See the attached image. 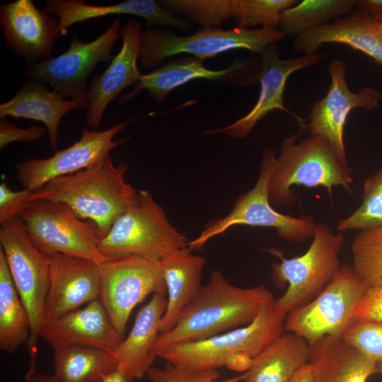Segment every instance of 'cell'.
Wrapping results in <instances>:
<instances>
[{
  "label": "cell",
  "mask_w": 382,
  "mask_h": 382,
  "mask_svg": "<svg viewBox=\"0 0 382 382\" xmlns=\"http://www.w3.org/2000/svg\"><path fill=\"white\" fill-rule=\"evenodd\" d=\"M273 299L265 285L237 286L221 271L212 270L208 283L182 312L175 326L159 335L152 352L202 340L246 325Z\"/></svg>",
  "instance_id": "obj_1"
},
{
  "label": "cell",
  "mask_w": 382,
  "mask_h": 382,
  "mask_svg": "<svg viewBox=\"0 0 382 382\" xmlns=\"http://www.w3.org/2000/svg\"><path fill=\"white\" fill-rule=\"evenodd\" d=\"M127 166L113 163L110 156L82 170L57 178L32 192L37 199L66 203L81 219L93 222L100 239L138 199V191L125 180Z\"/></svg>",
  "instance_id": "obj_2"
},
{
  "label": "cell",
  "mask_w": 382,
  "mask_h": 382,
  "mask_svg": "<svg viewBox=\"0 0 382 382\" xmlns=\"http://www.w3.org/2000/svg\"><path fill=\"white\" fill-rule=\"evenodd\" d=\"M299 134L284 137L279 146L269 183V199L272 206L294 205L298 195L294 186L323 187L332 200V189L341 187L352 193V172L342 163L328 141L318 135L299 141Z\"/></svg>",
  "instance_id": "obj_3"
},
{
  "label": "cell",
  "mask_w": 382,
  "mask_h": 382,
  "mask_svg": "<svg viewBox=\"0 0 382 382\" xmlns=\"http://www.w3.org/2000/svg\"><path fill=\"white\" fill-rule=\"evenodd\" d=\"M286 317L277 308L274 298L246 325L202 340L167 346L154 354L187 370L218 369L238 355L253 359L283 333Z\"/></svg>",
  "instance_id": "obj_4"
},
{
  "label": "cell",
  "mask_w": 382,
  "mask_h": 382,
  "mask_svg": "<svg viewBox=\"0 0 382 382\" xmlns=\"http://www.w3.org/2000/svg\"><path fill=\"white\" fill-rule=\"evenodd\" d=\"M188 242L151 193L139 190L137 202L115 221L100 240L98 248L107 257L136 255L161 262L187 247Z\"/></svg>",
  "instance_id": "obj_5"
},
{
  "label": "cell",
  "mask_w": 382,
  "mask_h": 382,
  "mask_svg": "<svg viewBox=\"0 0 382 382\" xmlns=\"http://www.w3.org/2000/svg\"><path fill=\"white\" fill-rule=\"evenodd\" d=\"M312 238L308 250L299 256L286 258L276 248L268 250L280 259L272 265L274 283L278 286L288 284L284 295L276 299L277 308L286 315L315 299L341 267L344 233H334L327 224L318 223Z\"/></svg>",
  "instance_id": "obj_6"
},
{
  "label": "cell",
  "mask_w": 382,
  "mask_h": 382,
  "mask_svg": "<svg viewBox=\"0 0 382 382\" xmlns=\"http://www.w3.org/2000/svg\"><path fill=\"white\" fill-rule=\"evenodd\" d=\"M285 37L279 28L222 30L202 27L192 35L180 36L169 29L147 27L141 33L140 64L143 68H153L166 58L183 53L202 61L238 49L261 55L268 46Z\"/></svg>",
  "instance_id": "obj_7"
},
{
  "label": "cell",
  "mask_w": 382,
  "mask_h": 382,
  "mask_svg": "<svg viewBox=\"0 0 382 382\" xmlns=\"http://www.w3.org/2000/svg\"><path fill=\"white\" fill-rule=\"evenodd\" d=\"M276 158L274 150L264 151L255 185L237 198L229 213L207 224L196 238L188 242L189 248L199 249L212 238L238 225L272 228L279 237L294 243L313 237L318 224L313 216L294 217L282 214L270 202L269 183Z\"/></svg>",
  "instance_id": "obj_8"
},
{
  "label": "cell",
  "mask_w": 382,
  "mask_h": 382,
  "mask_svg": "<svg viewBox=\"0 0 382 382\" xmlns=\"http://www.w3.org/2000/svg\"><path fill=\"white\" fill-rule=\"evenodd\" d=\"M0 245L18 294L30 321L27 343L30 366L25 375L36 373L37 343L45 318V304L49 284L50 260L30 241L23 223L16 216L0 228Z\"/></svg>",
  "instance_id": "obj_9"
},
{
  "label": "cell",
  "mask_w": 382,
  "mask_h": 382,
  "mask_svg": "<svg viewBox=\"0 0 382 382\" xmlns=\"http://www.w3.org/2000/svg\"><path fill=\"white\" fill-rule=\"evenodd\" d=\"M19 217L32 243L48 256L61 253L98 265L108 258L99 250L100 237L96 225L79 218L64 202L34 199Z\"/></svg>",
  "instance_id": "obj_10"
},
{
  "label": "cell",
  "mask_w": 382,
  "mask_h": 382,
  "mask_svg": "<svg viewBox=\"0 0 382 382\" xmlns=\"http://www.w3.org/2000/svg\"><path fill=\"white\" fill-rule=\"evenodd\" d=\"M368 289L352 266H341L315 299L286 315L284 329L311 346L325 336L340 338L355 320V311Z\"/></svg>",
  "instance_id": "obj_11"
},
{
  "label": "cell",
  "mask_w": 382,
  "mask_h": 382,
  "mask_svg": "<svg viewBox=\"0 0 382 382\" xmlns=\"http://www.w3.org/2000/svg\"><path fill=\"white\" fill-rule=\"evenodd\" d=\"M121 18H117L98 37L89 42L74 36L60 55L28 64L25 73L33 79L48 84L63 98L87 109V79L96 65L112 60V50L121 36Z\"/></svg>",
  "instance_id": "obj_12"
},
{
  "label": "cell",
  "mask_w": 382,
  "mask_h": 382,
  "mask_svg": "<svg viewBox=\"0 0 382 382\" xmlns=\"http://www.w3.org/2000/svg\"><path fill=\"white\" fill-rule=\"evenodd\" d=\"M166 293L159 262L127 255L108 257L100 265L98 299L123 338L133 309L149 295Z\"/></svg>",
  "instance_id": "obj_13"
},
{
  "label": "cell",
  "mask_w": 382,
  "mask_h": 382,
  "mask_svg": "<svg viewBox=\"0 0 382 382\" xmlns=\"http://www.w3.org/2000/svg\"><path fill=\"white\" fill-rule=\"evenodd\" d=\"M346 71L344 60L337 58L331 60L328 66L330 85L328 93L313 104L305 129H308L311 135L326 139L339 161L348 165L344 138L347 117L356 108L371 110L377 108L382 95L372 86L364 87L357 92L351 91Z\"/></svg>",
  "instance_id": "obj_14"
},
{
  "label": "cell",
  "mask_w": 382,
  "mask_h": 382,
  "mask_svg": "<svg viewBox=\"0 0 382 382\" xmlns=\"http://www.w3.org/2000/svg\"><path fill=\"white\" fill-rule=\"evenodd\" d=\"M130 121L118 123L105 130L85 127L81 137L70 146L57 151L46 158H32L16 164L17 178L24 188L34 191L50 180L89 168L110 156V152L127 140L114 141Z\"/></svg>",
  "instance_id": "obj_15"
},
{
  "label": "cell",
  "mask_w": 382,
  "mask_h": 382,
  "mask_svg": "<svg viewBox=\"0 0 382 382\" xmlns=\"http://www.w3.org/2000/svg\"><path fill=\"white\" fill-rule=\"evenodd\" d=\"M326 56L325 52H315L300 57L280 59L275 44L268 46L260 57L258 80L260 91L257 102L243 117L224 127L209 129L206 134H223L233 138L244 139L256 124L274 110L279 109L294 117L301 128L305 129L303 119L284 105L283 95L286 81L293 73L317 64Z\"/></svg>",
  "instance_id": "obj_16"
},
{
  "label": "cell",
  "mask_w": 382,
  "mask_h": 382,
  "mask_svg": "<svg viewBox=\"0 0 382 382\" xmlns=\"http://www.w3.org/2000/svg\"><path fill=\"white\" fill-rule=\"evenodd\" d=\"M260 68V57L236 60L221 70L209 69L202 60L195 57L172 60L149 74H142L134 88L121 96L117 103L122 105L133 100L143 90L147 91L153 100L162 102L173 89L198 79L250 85L258 80Z\"/></svg>",
  "instance_id": "obj_17"
},
{
  "label": "cell",
  "mask_w": 382,
  "mask_h": 382,
  "mask_svg": "<svg viewBox=\"0 0 382 382\" xmlns=\"http://www.w3.org/2000/svg\"><path fill=\"white\" fill-rule=\"evenodd\" d=\"M0 25L9 49L28 64L51 59L61 36L58 17L46 7H37L33 0L1 4Z\"/></svg>",
  "instance_id": "obj_18"
},
{
  "label": "cell",
  "mask_w": 382,
  "mask_h": 382,
  "mask_svg": "<svg viewBox=\"0 0 382 382\" xmlns=\"http://www.w3.org/2000/svg\"><path fill=\"white\" fill-rule=\"evenodd\" d=\"M49 284L45 318L60 317L97 300L100 293V265L61 253L49 255Z\"/></svg>",
  "instance_id": "obj_19"
},
{
  "label": "cell",
  "mask_w": 382,
  "mask_h": 382,
  "mask_svg": "<svg viewBox=\"0 0 382 382\" xmlns=\"http://www.w3.org/2000/svg\"><path fill=\"white\" fill-rule=\"evenodd\" d=\"M141 31V22L134 18L128 19L122 25L120 33L122 44L119 52L88 88L85 118L88 126L97 128L110 103L125 88L134 86L142 76L137 67Z\"/></svg>",
  "instance_id": "obj_20"
},
{
  "label": "cell",
  "mask_w": 382,
  "mask_h": 382,
  "mask_svg": "<svg viewBox=\"0 0 382 382\" xmlns=\"http://www.w3.org/2000/svg\"><path fill=\"white\" fill-rule=\"evenodd\" d=\"M40 337L54 349L86 346L114 351L124 339L99 299L60 317L45 320Z\"/></svg>",
  "instance_id": "obj_21"
},
{
  "label": "cell",
  "mask_w": 382,
  "mask_h": 382,
  "mask_svg": "<svg viewBox=\"0 0 382 382\" xmlns=\"http://www.w3.org/2000/svg\"><path fill=\"white\" fill-rule=\"evenodd\" d=\"M45 7L58 17L61 36L66 35L69 28L76 23L114 14L141 17L147 27L170 26L187 30L190 26L189 21L174 16L154 0H127L105 6L88 4L83 0H48Z\"/></svg>",
  "instance_id": "obj_22"
},
{
  "label": "cell",
  "mask_w": 382,
  "mask_h": 382,
  "mask_svg": "<svg viewBox=\"0 0 382 382\" xmlns=\"http://www.w3.org/2000/svg\"><path fill=\"white\" fill-rule=\"evenodd\" d=\"M375 21L369 16L354 10L351 13L306 31L293 42L295 52H317L325 43L349 46L371 57L382 66V37L376 33Z\"/></svg>",
  "instance_id": "obj_23"
},
{
  "label": "cell",
  "mask_w": 382,
  "mask_h": 382,
  "mask_svg": "<svg viewBox=\"0 0 382 382\" xmlns=\"http://www.w3.org/2000/svg\"><path fill=\"white\" fill-rule=\"evenodd\" d=\"M167 306L164 296L154 294L139 311L125 339L112 352L117 368L129 382L146 376L156 358L152 350L160 335L159 325Z\"/></svg>",
  "instance_id": "obj_24"
},
{
  "label": "cell",
  "mask_w": 382,
  "mask_h": 382,
  "mask_svg": "<svg viewBox=\"0 0 382 382\" xmlns=\"http://www.w3.org/2000/svg\"><path fill=\"white\" fill-rule=\"evenodd\" d=\"M78 109L75 101L63 98L46 83L32 79L25 81L9 100L0 105V118L13 117L43 122L50 146L56 149L62 119Z\"/></svg>",
  "instance_id": "obj_25"
},
{
  "label": "cell",
  "mask_w": 382,
  "mask_h": 382,
  "mask_svg": "<svg viewBox=\"0 0 382 382\" xmlns=\"http://www.w3.org/2000/svg\"><path fill=\"white\" fill-rule=\"evenodd\" d=\"M160 262L166 285L167 306L159 325L160 334L170 331L180 314L200 291L206 259L187 247Z\"/></svg>",
  "instance_id": "obj_26"
},
{
  "label": "cell",
  "mask_w": 382,
  "mask_h": 382,
  "mask_svg": "<svg viewBox=\"0 0 382 382\" xmlns=\"http://www.w3.org/2000/svg\"><path fill=\"white\" fill-rule=\"evenodd\" d=\"M314 382H366L377 365L340 338L325 336L311 346Z\"/></svg>",
  "instance_id": "obj_27"
},
{
  "label": "cell",
  "mask_w": 382,
  "mask_h": 382,
  "mask_svg": "<svg viewBox=\"0 0 382 382\" xmlns=\"http://www.w3.org/2000/svg\"><path fill=\"white\" fill-rule=\"evenodd\" d=\"M311 359V345L291 332L282 333L253 359L245 382H291Z\"/></svg>",
  "instance_id": "obj_28"
},
{
  "label": "cell",
  "mask_w": 382,
  "mask_h": 382,
  "mask_svg": "<svg viewBox=\"0 0 382 382\" xmlns=\"http://www.w3.org/2000/svg\"><path fill=\"white\" fill-rule=\"evenodd\" d=\"M54 366L57 382H101L117 362L111 351L72 345L54 349Z\"/></svg>",
  "instance_id": "obj_29"
},
{
  "label": "cell",
  "mask_w": 382,
  "mask_h": 382,
  "mask_svg": "<svg viewBox=\"0 0 382 382\" xmlns=\"http://www.w3.org/2000/svg\"><path fill=\"white\" fill-rule=\"evenodd\" d=\"M30 335V321L0 248V349L13 353Z\"/></svg>",
  "instance_id": "obj_30"
},
{
  "label": "cell",
  "mask_w": 382,
  "mask_h": 382,
  "mask_svg": "<svg viewBox=\"0 0 382 382\" xmlns=\"http://www.w3.org/2000/svg\"><path fill=\"white\" fill-rule=\"evenodd\" d=\"M357 0H303L286 9L279 28L285 35L297 37L332 18L351 13Z\"/></svg>",
  "instance_id": "obj_31"
},
{
  "label": "cell",
  "mask_w": 382,
  "mask_h": 382,
  "mask_svg": "<svg viewBox=\"0 0 382 382\" xmlns=\"http://www.w3.org/2000/svg\"><path fill=\"white\" fill-rule=\"evenodd\" d=\"M351 252L352 267L367 287L382 286V224L359 231Z\"/></svg>",
  "instance_id": "obj_32"
},
{
  "label": "cell",
  "mask_w": 382,
  "mask_h": 382,
  "mask_svg": "<svg viewBox=\"0 0 382 382\" xmlns=\"http://www.w3.org/2000/svg\"><path fill=\"white\" fill-rule=\"evenodd\" d=\"M382 224V165L363 184L362 202L348 216L340 220L338 232L361 231Z\"/></svg>",
  "instance_id": "obj_33"
},
{
  "label": "cell",
  "mask_w": 382,
  "mask_h": 382,
  "mask_svg": "<svg viewBox=\"0 0 382 382\" xmlns=\"http://www.w3.org/2000/svg\"><path fill=\"white\" fill-rule=\"evenodd\" d=\"M297 0H231L232 15L241 28H279L282 13Z\"/></svg>",
  "instance_id": "obj_34"
},
{
  "label": "cell",
  "mask_w": 382,
  "mask_h": 382,
  "mask_svg": "<svg viewBox=\"0 0 382 382\" xmlns=\"http://www.w3.org/2000/svg\"><path fill=\"white\" fill-rule=\"evenodd\" d=\"M158 3L169 12L184 16L204 28H217L233 18L231 0H163Z\"/></svg>",
  "instance_id": "obj_35"
},
{
  "label": "cell",
  "mask_w": 382,
  "mask_h": 382,
  "mask_svg": "<svg viewBox=\"0 0 382 382\" xmlns=\"http://www.w3.org/2000/svg\"><path fill=\"white\" fill-rule=\"evenodd\" d=\"M340 338L377 366L382 364V322L354 320Z\"/></svg>",
  "instance_id": "obj_36"
},
{
  "label": "cell",
  "mask_w": 382,
  "mask_h": 382,
  "mask_svg": "<svg viewBox=\"0 0 382 382\" xmlns=\"http://www.w3.org/2000/svg\"><path fill=\"white\" fill-rule=\"evenodd\" d=\"M151 382H240L246 372L235 377L219 380L218 369L193 371L177 367L166 362L163 368L151 366L146 373Z\"/></svg>",
  "instance_id": "obj_37"
},
{
  "label": "cell",
  "mask_w": 382,
  "mask_h": 382,
  "mask_svg": "<svg viewBox=\"0 0 382 382\" xmlns=\"http://www.w3.org/2000/svg\"><path fill=\"white\" fill-rule=\"evenodd\" d=\"M32 192L24 188L14 191L6 183L0 184V224L19 216L31 202Z\"/></svg>",
  "instance_id": "obj_38"
},
{
  "label": "cell",
  "mask_w": 382,
  "mask_h": 382,
  "mask_svg": "<svg viewBox=\"0 0 382 382\" xmlns=\"http://www.w3.org/2000/svg\"><path fill=\"white\" fill-rule=\"evenodd\" d=\"M47 133L46 127L38 125L20 127L6 117L0 120V149H3L13 141H33Z\"/></svg>",
  "instance_id": "obj_39"
},
{
  "label": "cell",
  "mask_w": 382,
  "mask_h": 382,
  "mask_svg": "<svg viewBox=\"0 0 382 382\" xmlns=\"http://www.w3.org/2000/svg\"><path fill=\"white\" fill-rule=\"evenodd\" d=\"M354 319L382 322V286L368 289L355 311Z\"/></svg>",
  "instance_id": "obj_40"
},
{
  "label": "cell",
  "mask_w": 382,
  "mask_h": 382,
  "mask_svg": "<svg viewBox=\"0 0 382 382\" xmlns=\"http://www.w3.org/2000/svg\"><path fill=\"white\" fill-rule=\"evenodd\" d=\"M354 10L369 16L376 23L382 22V0H357Z\"/></svg>",
  "instance_id": "obj_41"
},
{
  "label": "cell",
  "mask_w": 382,
  "mask_h": 382,
  "mask_svg": "<svg viewBox=\"0 0 382 382\" xmlns=\"http://www.w3.org/2000/svg\"><path fill=\"white\" fill-rule=\"evenodd\" d=\"M291 382H314V376L310 363L304 365L294 376Z\"/></svg>",
  "instance_id": "obj_42"
},
{
  "label": "cell",
  "mask_w": 382,
  "mask_h": 382,
  "mask_svg": "<svg viewBox=\"0 0 382 382\" xmlns=\"http://www.w3.org/2000/svg\"><path fill=\"white\" fill-rule=\"evenodd\" d=\"M101 382H129L125 374L118 368L105 374Z\"/></svg>",
  "instance_id": "obj_43"
},
{
  "label": "cell",
  "mask_w": 382,
  "mask_h": 382,
  "mask_svg": "<svg viewBox=\"0 0 382 382\" xmlns=\"http://www.w3.org/2000/svg\"><path fill=\"white\" fill-rule=\"evenodd\" d=\"M25 382H57L53 376L35 373L31 377L25 378Z\"/></svg>",
  "instance_id": "obj_44"
},
{
  "label": "cell",
  "mask_w": 382,
  "mask_h": 382,
  "mask_svg": "<svg viewBox=\"0 0 382 382\" xmlns=\"http://www.w3.org/2000/svg\"><path fill=\"white\" fill-rule=\"evenodd\" d=\"M374 26L376 33L382 37V22L375 23Z\"/></svg>",
  "instance_id": "obj_45"
},
{
  "label": "cell",
  "mask_w": 382,
  "mask_h": 382,
  "mask_svg": "<svg viewBox=\"0 0 382 382\" xmlns=\"http://www.w3.org/2000/svg\"><path fill=\"white\" fill-rule=\"evenodd\" d=\"M377 373L382 375V364L377 366Z\"/></svg>",
  "instance_id": "obj_46"
}]
</instances>
